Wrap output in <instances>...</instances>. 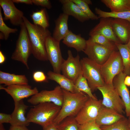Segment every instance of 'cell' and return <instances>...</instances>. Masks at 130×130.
Segmentation results:
<instances>
[{"instance_id": "obj_35", "label": "cell", "mask_w": 130, "mask_h": 130, "mask_svg": "<svg viewBox=\"0 0 130 130\" xmlns=\"http://www.w3.org/2000/svg\"><path fill=\"white\" fill-rule=\"evenodd\" d=\"M78 130H102L96 123L95 120L79 124Z\"/></svg>"}, {"instance_id": "obj_11", "label": "cell", "mask_w": 130, "mask_h": 130, "mask_svg": "<svg viewBox=\"0 0 130 130\" xmlns=\"http://www.w3.org/2000/svg\"><path fill=\"white\" fill-rule=\"evenodd\" d=\"M103 106L102 100L89 97L75 117V119L79 124L95 120Z\"/></svg>"}, {"instance_id": "obj_32", "label": "cell", "mask_w": 130, "mask_h": 130, "mask_svg": "<svg viewBox=\"0 0 130 130\" xmlns=\"http://www.w3.org/2000/svg\"><path fill=\"white\" fill-rule=\"evenodd\" d=\"M75 3L81 11L87 16L90 19L92 20L98 19V16L95 14L90 9L89 5L86 3L84 0H71Z\"/></svg>"}, {"instance_id": "obj_28", "label": "cell", "mask_w": 130, "mask_h": 130, "mask_svg": "<svg viewBox=\"0 0 130 130\" xmlns=\"http://www.w3.org/2000/svg\"><path fill=\"white\" fill-rule=\"evenodd\" d=\"M75 85L78 92H84L90 98L95 99H97L92 94V92L89 85L87 81L83 76L82 71L76 80Z\"/></svg>"}, {"instance_id": "obj_3", "label": "cell", "mask_w": 130, "mask_h": 130, "mask_svg": "<svg viewBox=\"0 0 130 130\" xmlns=\"http://www.w3.org/2000/svg\"><path fill=\"white\" fill-rule=\"evenodd\" d=\"M61 107L51 102L40 103L30 109L26 117L30 123L39 124L43 127L53 122Z\"/></svg>"}, {"instance_id": "obj_27", "label": "cell", "mask_w": 130, "mask_h": 130, "mask_svg": "<svg viewBox=\"0 0 130 130\" xmlns=\"http://www.w3.org/2000/svg\"><path fill=\"white\" fill-rule=\"evenodd\" d=\"M121 56L124 66L123 72L127 75H130V50L126 44L115 43Z\"/></svg>"}, {"instance_id": "obj_9", "label": "cell", "mask_w": 130, "mask_h": 130, "mask_svg": "<svg viewBox=\"0 0 130 130\" xmlns=\"http://www.w3.org/2000/svg\"><path fill=\"white\" fill-rule=\"evenodd\" d=\"M60 42L51 35L46 38L45 47L47 56L52 67L53 72L60 73L62 65L64 60L60 47Z\"/></svg>"}, {"instance_id": "obj_5", "label": "cell", "mask_w": 130, "mask_h": 130, "mask_svg": "<svg viewBox=\"0 0 130 130\" xmlns=\"http://www.w3.org/2000/svg\"><path fill=\"white\" fill-rule=\"evenodd\" d=\"M80 62L82 74L86 79L92 92L97 89L98 87L105 84L100 65L88 57L83 58Z\"/></svg>"}, {"instance_id": "obj_38", "label": "cell", "mask_w": 130, "mask_h": 130, "mask_svg": "<svg viewBox=\"0 0 130 130\" xmlns=\"http://www.w3.org/2000/svg\"><path fill=\"white\" fill-rule=\"evenodd\" d=\"M11 119V114L2 113H0V124L4 123L10 124Z\"/></svg>"}, {"instance_id": "obj_1", "label": "cell", "mask_w": 130, "mask_h": 130, "mask_svg": "<svg viewBox=\"0 0 130 130\" xmlns=\"http://www.w3.org/2000/svg\"><path fill=\"white\" fill-rule=\"evenodd\" d=\"M24 23L27 29L30 42L32 54L38 60L42 61L48 60L45 47L46 38L51 35L47 29L32 23L25 16Z\"/></svg>"}, {"instance_id": "obj_19", "label": "cell", "mask_w": 130, "mask_h": 130, "mask_svg": "<svg viewBox=\"0 0 130 130\" xmlns=\"http://www.w3.org/2000/svg\"><path fill=\"white\" fill-rule=\"evenodd\" d=\"M14 110L11 114V121L10 124L11 126H27L30 123L25 116L26 111L28 107L23 100L14 102Z\"/></svg>"}, {"instance_id": "obj_2", "label": "cell", "mask_w": 130, "mask_h": 130, "mask_svg": "<svg viewBox=\"0 0 130 130\" xmlns=\"http://www.w3.org/2000/svg\"><path fill=\"white\" fill-rule=\"evenodd\" d=\"M62 89L63 104L58 114L53 121L56 124L67 117H75L89 98L82 92L72 93Z\"/></svg>"}, {"instance_id": "obj_21", "label": "cell", "mask_w": 130, "mask_h": 130, "mask_svg": "<svg viewBox=\"0 0 130 130\" xmlns=\"http://www.w3.org/2000/svg\"><path fill=\"white\" fill-rule=\"evenodd\" d=\"M69 16L63 13L60 14L55 21V27L52 37L60 42L69 32L68 21Z\"/></svg>"}, {"instance_id": "obj_36", "label": "cell", "mask_w": 130, "mask_h": 130, "mask_svg": "<svg viewBox=\"0 0 130 130\" xmlns=\"http://www.w3.org/2000/svg\"><path fill=\"white\" fill-rule=\"evenodd\" d=\"M32 77L33 80L37 82H46L48 79L44 73L40 71L34 72L33 73Z\"/></svg>"}, {"instance_id": "obj_18", "label": "cell", "mask_w": 130, "mask_h": 130, "mask_svg": "<svg viewBox=\"0 0 130 130\" xmlns=\"http://www.w3.org/2000/svg\"><path fill=\"white\" fill-rule=\"evenodd\" d=\"M125 117L115 110L104 106L101 109L95 122L100 127L112 124Z\"/></svg>"}, {"instance_id": "obj_31", "label": "cell", "mask_w": 130, "mask_h": 130, "mask_svg": "<svg viewBox=\"0 0 130 130\" xmlns=\"http://www.w3.org/2000/svg\"><path fill=\"white\" fill-rule=\"evenodd\" d=\"M90 38L94 42L107 48L114 50H118L115 42L102 35L95 34L90 36Z\"/></svg>"}, {"instance_id": "obj_37", "label": "cell", "mask_w": 130, "mask_h": 130, "mask_svg": "<svg viewBox=\"0 0 130 130\" xmlns=\"http://www.w3.org/2000/svg\"><path fill=\"white\" fill-rule=\"evenodd\" d=\"M32 1L34 4L41 6L44 8L50 9L52 7L50 1L49 0H32Z\"/></svg>"}, {"instance_id": "obj_10", "label": "cell", "mask_w": 130, "mask_h": 130, "mask_svg": "<svg viewBox=\"0 0 130 130\" xmlns=\"http://www.w3.org/2000/svg\"><path fill=\"white\" fill-rule=\"evenodd\" d=\"M114 51L94 42L89 38L86 40V46L83 52L88 58L101 65L105 62Z\"/></svg>"}, {"instance_id": "obj_41", "label": "cell", "mask_w": 130, "mask_h": 130, "mask_svg": "<svg viewBox=\"0 0 130 130\" xmlns=\"http://www.w3.org/2000/svg\"><path fill=\"white\" fill-rule=\"evenodd\" d=\"M9 130H30L26 126H11Z\"/></svg>"}, {"instance_id": "obj_29", "label": "cell", "mask_w": 130, "mask_h": 130, "mask_svg": "<svg viewBox=\"0 0 130 130\" xmlns=\"http://www.w3.org/2000/svg\"><path fill=\"white\" fill-rule=\"evenodd\" d=\"M95 13L98 15L99 18H110L125 20L130 22V11L122 12H107L96 7Z\"/></svg>"}, {"instance_id": "obj_45", "label": "cell", "mask_w": 130, "mask_h": 130, "mask_svg": "<svg viewBox=\"0 0 130 130\" xmlns=\"http://www.w3.org/2000/svg\"><path fill=\"white\" fill-rule=\"evenodd\" d=\"M127 122L128 127L130 129V116L128 117V118L127 119Z\"/></svg>"}, {"instance_id": "obj_14", "label": "cell", "mask_w": 130, "mask_h": 130, "mask_svg": "<svg viewBox=\"0 0 130 130\" xmlns=\"http://www.w3.org/2000/svg\"><path fill=\"white\" fill-rule=\"evenodd\" d=\"M0 90H3L9 94L14 102L19 101L25 98L32 96L39 92L37 87L32 88L28 85H14L5 87L0 85Z\"/></svg>"}, {"instance_id": "obj_12", "label": "cell", "mask_w": 130, "mask_h": 130, "mask_svg": "<svg viewBox=\"0 0 130 130\" xmlns=\"http://www.w3.org/2000/svg\"><path fill=\"white\" fill-rule=\"evenodd\" d=\"M67 59L64 60L61 66V71L63 75L75 83L82 71L80 56L73 55L71 51H67Z\"/></svg>"}, {"instance_id": "obj_20", "label": "cell", "mask_w": 130, "mask_h": 130, "mask_svg": "<svg viewBox=\"0 0 130 130\" xmlns=\"http://www.w3.org/2000/svg\"><path fill=\"white\" fill-rule=\"evenodd\" d=\"M59 1L62 4L63 13L69 16H72L81 22L90 19L71 0H60Z\"/></svg>"}, {"instance_id": "obj_13", "label": "cell", "mask_w": 130, "mask_h": 130, "mask_svg": "<svg viewBox=\"0 0 130 130\" xmlns=\"http://www.w3.org/2000/svg\"><path fill=\"white\" fill-rule=\"evenodd\" d=\"M12 0H0V6L2 8L4 20H9L15 26H20L23 22V12L18 9Z\"/></svg>"}, {"instance_id": "obj_4", "label": "cell", "mask_w": 130, "mask_h": 130, "mask_svg": "<svg viewBox=\"0 0 130 130\" xmlns=\"http://www.w3.org/2000/svg\"><path fill=\"white\" fill-rule=\"evenodd\" d=\"M20 26V30L15 48L11 58L13 60L21 62L28 69V61L32 54L31 47L27 31L24 22Z\"/></svg>"}, {"instance_id": "obj_24", "label": "cell", "mask_w": 130, "mask_h": 130, "mask_svg": "<svg viewBox=\"0 0 130 130\" xmlns=\"http://www.w3.org/2000/svg\"><path fill=\"white\" fill-rule=\"evenodd\" d=\"M0 84L7 86L28 84V81L24 75H16L0 71Z\"/></svg>"}, {"instance_id": "obj_22", "label": "cell", "mask_w": 130, "mask_h": 130, "mask_svg": "<svg viewBox=\"0 0 130 130\" xmlns=\"http://www.w3.org/2000/svg\"><path fill=\"white\" fill-rule=\"evenodd\" d=\"M62 42L68 47L74 48L78 52H83L86 45V40L80 34L76 35L70 30L63 39Z\"/></svg>"}, {"instance_id": "obj_42", "label": "cell", "mask_w": 130, "mask_h": 130, "mask_svg": "<svg viewBox=\"0 0 130 130\" xmlns=\"http://www.w3.org/2000/svg\"><path fill=\"white\" fill-rule=\"evenodd\" d=\"M124 83L125 85L128 86H130V76L127 75L124 80Z\"/></svg>"}, {"instance_id": "obj_25", "label": "cell", "mask_w": 130, "mask_h": 130, "mask_svg": "<svg viewBox=\"0 0 130 130\" xmlns=\"http://www.w3.org/2000/svg\"><path fill=\"white\" fill-rule=\"evenodd\" d=\"M101 1L110 9L111 12L130 11V0H101Z\"/></svg>"}, {"instance_id": "obj_23", "label": "cell", "mask_w": 130, "mask_h": 130, "mask_svg": "<svg viewBox=\"0 0 130 130\" xmlns=\"http://www.w3.org/2000/svg\"><path fill=\"white\" fill-rule=\"evenodd\" d=\"M47 74L48 79L56 82L62 89L72 93L78 92L74 83L63 75L51 71L48 72Z\"/></svg>"}, {"instance_id": "obj_6", "label": "cell", "mask_w": 130, "mask_h": 130, "mask_svg": "<svg viewBox=\"0 0 130 130\" xmlns=\"http://www.w3.org/2000/svg\"><path fill=\"white\" fill-rule=\"evenodd\" d=\"M100 68L105 83L113 85L114 78L124 70L122 59L119 51H113L105 62L100 65Z\"/></svg>"}, {"instance_id": "obj_30", "label": "cell", "mask_w": 130, "mask_h": 130, "mask_svg": "<svg viewBox=\"0 0 130 130\" xmlns=\"http://www.w3.org/2000/svg\"><path fill=\"white\" fill-rule=\"evenodd\" d=\"M79 124L75 117H67L57 124L58 130H78Z\"/></svg>"}, {"instance_id": "obj_46", "label": "cell", "mask_w": 130, "mask_h": 130, "mask_svg": "<svg viewBox=\"0 0 130 130\" xmlns=\"http://www.w3.org/2000/svg\"><path fill=\"white\" fill-rule=\"evenodd\" d=\"M0 130H6L3 124H0Z\"/></svg>"}, {"instance_id": "obj_7", "label": "cell", "mask_w": 130, "mask_h": 130, "mask_svg": "<svg viewBox=\"0 0 130 130\" xmlns=\"http://www.w3.org/2000/svg\"><path fill=\"white\" fill-rule=\"evenodd\" d=\"M97 89L101 92L103 97V105L110 108L123 114L125 113L124 103L113 85L105 84L103 86L98 87Z\"/></svg>"}, {"instance_id": "obj_26", "label": "cell", "mask_w": 130, "mask_h": 130, "mask_svg": "<svg viewBox=\"0 0 130 130\" xmlns=\"http://www.w3.org/2000/svg\"><path fill=\"white\" fill-rule=\"evenodd\" d=\"M30 16L33 24L45 29L49 26L48 17L45 8H43L36 12H33Z\"/></svg>"}, {"instance_id": "obj_34", "label": "cell", "mask_w": 130, "mask_h": 130, "mask_svg": "<svg viewBox=\"0 0 130 130\" xmlns=\"http://www.w3.org/2000/svg\"><path fill=\"white\" fill-rule=\"evenodd\" d=\"M1 12V8L0 7V31L3 36L4 39H8L11 33H14L18 31L16 28H12L7 26L5 23Z\"/></svg>"}, {"instance_id": "obj_15", "label": "cell", "mask_w": 130, "mask_h": 130, "mask_svg": "<svg viewBox=\"0 0 130 130\" xmlns=\"http://www.w3.org/2000/svg\"><path fill=\"white\" fill-rule=\"evenodd\" d=\"M126 75L121 72L116 76L113 81V85L123 101L127 116H130V96L128 89L124 84Z\"/></svg>"}, {"instance_id": "obj_17", "label": "cell", "mask_w": 130, "mask_h": 130, "mask_svg": "<svg viewBox=\"0 0 130 130\" xmlns=\"http://www.w3.org/2000/svg\"><path fill=\"white\" fill-rule=\"evenodd\" d=\"M113 31L120 43L126 44L130 39V22L125 20L112 18Z\"/></svg>"}, {"instance_id": "obj_44", "label": "cell", "mask_w": 130, "mask_h": 130, "mask_svg": "<svg viewBox=\"0 0 130 130\" xmlns=\"http://www.w3.org/2000/svg\"><path fill=\"white\" fill-rule=\"evenodd\" d=\"M84 2L88 5H91L92 4L91 1L90 0H84Z\"/></svg>"}, {"instance_id": "obj_43", "label": "cell", "mask_w": 130, "mask_h": 130, "mask_svg": "<svg viewBox=\"0 0 130 130\" xmlns=\"http://www.w3.org/2000/svg\"><path fill=\"white\" fill-rule=\"evenodd\" d=\"M6 58L1 51H0V64H2L5 61Z\"/></svg>"}, {"instance_id": "obj_40", "label": "cell", "mask_w": 130, "mask_h": 130, "mask_svg": "<svg viewBox=\"0 0 130 130\" xmlns=\"http://www.w3.org/2000/svg\"><path fill=\"white\" fill-rule=\"evenodd\" d=\"M12 1L14 3H23L31 5L33 4L32 0H12Z\"/></svg>"}, {"instance_id": "obj_16", "label": "cell", "mask_w": 130, "mask_h": 130, "mask_svg": "<svg viewBox=\"0 0 130 130\" xmlns=\"http://www.w3.org/2000/svg\"><path fill=\"white\" fill-rule=\"evenodd\" d=\"M99 23L90 31V36L98 34L106 37L115 43H120L112 28L111 21L112 18H101Z\"/></svg>"}, {"instance_id": "obj_47", "label": "cell", "mask_w": 130, "mask_h": 130, "mask_svg": "<svg viewBox=\"0 0 130 130\" xmlns=\"http://www.w3.org/2000/svg\"><path fill=\"white\" fill-rule=\"evenodd\" d=\"M126 45L128 48L130 50V39L127 43L126 44Z\"/></svg>"}, {"instance_id": "obj_33", "label": "cell", "mask_w": 130, "mask_h": 130, "mask_svg": "<svg viewBox=\"0 0 130 130\" xmlns=\"http://www.w3.org/2000/svg\"><path fill=\"white\" fill-rule=\"evenodd\" d=\"M102 130H130L128 127L127 119L124 117L111 125L100 127Z\"/></svg>"}, {"instance_id": "obj_8", "label": "cell", "mask_w": 130, "mask_h": 130, "mask_svg": "<svg viewBox=\"0 0 130 130\" xmlns=\"http://www.w3.org/2000/svg\"><path fill=\"white\" fill-rule=\"evenodd\" d=\"M63 101V89L59 85L52 90H42L27 100L28 102L34 105L41 103L51 102L61 107Z\"/></svg>"}, {"instance_id": "obj_39", "label": "cell", "mask_w": 130, "mask_h": 130, "mask_svg": "<svg viewBox=\"0 0 130 130\" xmlns=\"http://www.w3.org/2000/svg\"><path fill=\"white\" fill-rule=\"evenodd\" d=\"M43 128V130H58L57 124L53 122Z\"/></svg>"}]
</instances>
